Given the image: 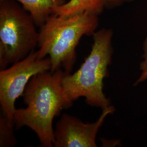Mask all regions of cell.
Returning <instances> with one entry per match:
<instances>
[{"mask_svg":"<svg viewBox=\"0 0 147 147\" xmlns=\"http://www.w3.org/2000/svg\"><path fill=\"white\" fill-rule=\"evenodd\" d=\"M65 73L59 69L34 75L22 95L26 107L16 109L14 114L16 128L27 126L31 129L42 147H53V119L63 109L73 105L63 92L62 81Z\"/></svg>","mask_w":147,"mask_h":147,"instance_id":"6da1fadb","label":"cell"},{"mask_svg":"<svg viewBox=\"0 0 147 147\" xmlns=\"http://www.w3.org/2000/svg\"><path fill=\"white\" fill-rule=\"evenodd\" d=\"M99 25L98 16L84 13L71 16L52 14L39 31L38 58L49 56L54 72L70 73L76 61V49L84 36H90Z\"/></svg>","mask_w":147,"mask_h":147,"instance_id":"7a4b0ae2","label":"cell"},{"mask_svg":"<svg viewBox=\"0 0 147 147\" xmlns=\"http://www.w3.org/2000/svg\"><path fill=\"white\" fill-rule=\"evenodd\" d=\"M92 36L93 43L88 56L76 71L65 73L62 84L64 93L70 103L84 97L88 105L102 110L111 105L103 89L104 80L109 75L113 53V31L101 29L95 32Z\"/></svg>","mask_w":147,"mask_h":147,"instance_id":"3957f363","label":"cell"},{"mask_svg":"<svg viewBox=\"0 0 147 147\" xmlns=\"http://www.w3.org/2000/svg\"><path fill=\"white\" fill-rule=\"evenodd\" d=\"M31 16L14 0H0V68L25 58L38 46Z\"/></svg>","mask_w":147,"mask_h":147,"instance_id":"277c9868","label":"cell"},{"mask_svg":"<svg viewBox=\"0 0 147 147\" xmlns=\"http://www.w3.org/2000/svg\"><path fill=\"white\" fill-rule=\"evenodd\" d=\"M51 63L48 57L38 58L33 51L25 58L0 71V105L2 112L13 120L16 100L23 94L32 78L37 74L50 71Z\"/></svg>","mask_w":147,"mask_h":147,"instance_id":"5b68a950","label":"cell"},{"mask_svg":"<svg viewBox=\"0 0 147 147\" xmlns=\"http://www.w3.org/2000/svg\"><path fill=\"white\" fill-rule=\"evenodd\" d=\"M115 109L110 105L102 110L101 115L93 123H85L79 118L64 113L54 129L55 147H96V138L106 117Z\"/></svg>","mask_w":147,"mask_h":147,"instance_id":"8992f818","label":"cell"},{"mask_svg":"<svg viewBox=\"0 0 147 147\" xmlns=\"http://www.w3.org/2000/svg\"><path fill=\"white\" fill-rule=\"evenodd\" d=\"M19 3L30 14L36 25L41 26L53 14L57 7L65 3V0H14Z\"/></svg>","mask_w":147,"mask_h":147,"instance_id":"52a82bcc","label":"cell"},{"mask_svg":"<svg viewBox=\"0 0 147 147\" xmlns=\"http://www.w3.org/2000/svg\"><path fill=\"white\" fill-rule=\"evenodd\" d=\"M104 0H69L55 8L53 14L61 16H71L84 13L98 16L105 8Z\"/></svg>","mask_w":147,"mask_h":147,"instance_id":"ba28073f","label":"cell"},{"mask_svg":"<svg viewBox=\"0 0 147 147\" xmlns=\"http://www.w3.org/2000/svg\"><path fill=\"white\" fill-rule=\"evenodd\" d=\"M14 121L2 112L0 114V147H14L17 140L14 135Z\"/></svg>","mask_w":147,"mask_h":147,"instance_id":"9c48e42d","label":"cell"},{"mask_svg":"<svg viewBox=\"0 0 147 147\" xmlns=\"http://www.w3.org/2000/svg\"><path fill=\"white\" fill-rule=\"evenodd\" d=\"M143 60L140 65L141 74L135 82V84H140L147 80V37L143 44Z\"/></svg>","mask_w":147,"mask_h":147,"instance_id":"30bf717a","label":"cell"},{"mask_svg":"<svg viewBox=\"0 0 147 147\" xmlns=\"http://www.w3.org/2000/svg\"><path fill=\"white\" fill-rule=\"evenodd\" d=\"M129 0H104L105 7H114L129 1Z\"/></svg>","mask_w":147,"mask_h":147,"instance_id":"8fae6325","label":"cell"}]
</instances>
